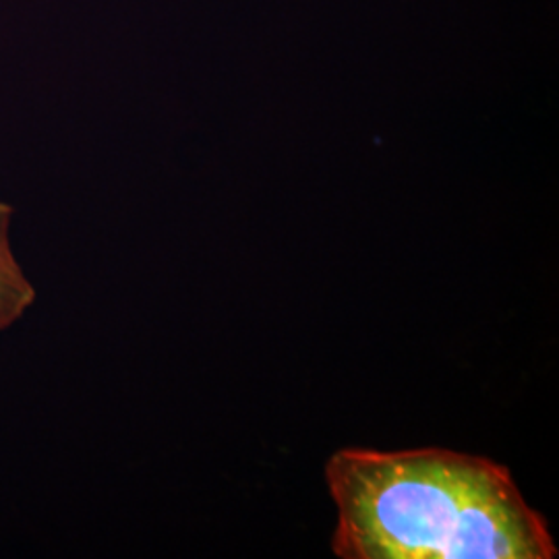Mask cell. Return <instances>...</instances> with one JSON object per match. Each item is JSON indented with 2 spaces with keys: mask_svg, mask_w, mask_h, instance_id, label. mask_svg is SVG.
<instances>
[{
  "mask_svg": "<svg viewBox=\"0 0 559 559\" xmlns=\"http://www.w3.org/2000/svg\"><path fill=\"white\" fill-rule=\"evenodd\" d=\"M325 479L344 559H551L549 526L498 462L448 450H340Z\"/></svg>",
  "mask_w": 559,
  "mask_h": 559,
  "instance_id": "cell-1",
  "label": "cell"
},
{
  "mask_svg": "<svg viewBox=\"0 0 559 559\" xmlns=\"http://www.w3.org/2000/svg\"><path fill=\"white\" fill-rule=\"evenodd\" d=\"M11 221L13 207L0 201V330L15 325L36 302V286L11 245Z\"/></svg>",
  "mask_w": 559,
  "mask_h": 559,
  "instance_id": "cell-2",
  "label": "cell"
}]
</instances>
